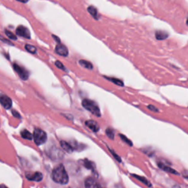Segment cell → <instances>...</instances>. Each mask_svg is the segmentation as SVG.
<instances>
[{"label":"cell","instance_id":"cell-1","mask_svg":"<svg viewBox=\"0 0 188 188\" xmlns=\"http://www.w3.org/2000/svg\"><path fill=\"white\" fill-rule=\"evenodd\" d=\"M51 179L57 184H62V185L68 184L69 181L68 175L63 165L60 164L53 170L51 173Z\"/></svg>","mask_w":188,"mask_h":188},{"label":"cell","instance_id":"cell-2","mask_svg":"<svg viewBox=\"0 0 188 188\" xmlns=\"http://www.w3.org/2000/svg\"><path fill=\"white\" fill-rule=\"evenodd\" d=\"M82 107H84L85 110L91 112V113L94 114L97 117L101 116L100 109H99L98 104L95 102H94V101L87 99H83L82 102Z\"/></svg>","mask_w":188,"mask_h":188},{"label":"cell","instance_id":"cell-3","mask_svg":"<svg viewBox=\"0 0 188 188\" xmlns=\"http://www.w3.org/2000/svg\"><path fill=\"white\" fill-rule=\"evenodd\" d=\"M33 139L35 143L38 146L45 143L47 140V135L46 132L41 129H35L33 132Z\"/></svg>","mask_w":188,"mask_h":188},{"label":"cell","instance_id":"cell-4","mask_svg":"<svg viewBox=\"0 0 188 188\" xmlns=\"http://www.w3.org/2000/svg\"><path fill=\"white\" fill-rule=\"evenodd\" d=\"M14 71L18 74L19 77H20L22 80H27L29 78V72L27 71V69H25L24 67L21 66L19 64L17 63H13V65Z\"/></svg>","mask_w":188,"mask_h":188},{"label":"cell","instance_id":"cell-5","mask_svg":"<svg viewBox=\"0 0 188 188\" xmlns=\"http://www.w3.org/2000/svg\"><path fill=\"white\" fill-rule=\"evenodd\" d=\"M16 34L19 35V36L23 37V38H27V39H30V38H31L30 30H28L27 27H26L23 25H19V27H17Z\"/></svg>","mask_w":188,"mask_h":188},{"label":"cell","instance_id":"cell-6","mask_svg":"<svg viewBox=\"0 0 188 188\" xmlns=\"http://www.w3.org/2000/svg\"><path fill=\"white\" fill-rule=\"evenodd\" d=\"M54 51L56 54H59V55L62 56V57H67L68 55V49L65 45L62 44V43H57L56 46Z\"/></svg>","mask_w":188,"mask_h":188},{"label":"cell","instance_id":"cell-7","mask_svg":"<svg viewBox=\"0 0 188 188\" xmlns=\"http://www.w3.org/2000/svg\"><path fill=\"white\" fill-rule=\"evenodd\" d=\"M43 173L41 172H35V173H26V178L29 180V181H41L43 179Z\"/></svg>","mask_w":188,"mask_h":188},{"label":"cell","instance_id":"cell-8","mask_svg":"<svg viewBox=\"0 0 188 188\" xmlns=\"http://www.w3.org/2000/svg\"><path fill=\"white\" fill-rule=\"evenodd\" d=\"M0 102H1V106L6 110H9L12 107V100H11L10 98L6 96V95H1V97H0Z\"/></svg>","mask_w":188,"mask_h":188},{"label":"cell","instance_id":"cell-9","mask_svg":"<svg viewBox=\"0 0 188 188\" xmlns=\"http://www.w3.org/2000/svg\"><path fill=\"white\" fill-rule=\"evenodd\" d=\"M48 154H49V157H50L51 160H60V159L62 158V152H60V149H57L54 147L50 149Z\"/></svg>","mask_w":188,"mask_h":188},{"label":"cell","instance_id":"cell-10","mask_svg":"<svg viewBox=\"0 0 188 188\" xmlns=\"http://www.w3.org/2000/svg\"><path fill=\"white\" fill-rule=\"evenodd\" d=\"M85 188H101L99 183L94 178L88 177L85 181Z\"/></svg>","mask_w":188,"mask_h":188},{"label":"cell","instance_id":"cell-11","mask_svg":"<svg viewBox=\"0 0 188 188\" xmlns=\"http://www.w3.org/2000/svg\"><path fill=\"white\" fill-rule=\"evenodd\" d=\"M85 125L86 126H88V127L89 128L91 131L94 132H97L99 131V129H100L99 123L93 120H86Z\"/></svg>","mask_w":188,"mask_h":188},{"label":"cell","instance_id":"cell-12","mask_svg":"<svg viewBox=\"0 0 188 188\" xmlns=\"http://www.w3.org/2000/svg\"><path fill=\"white\" fill-rule=\"evenodd\" d=\"M158 167L160 168V169H162L163 171H165V172H168V173H171V174H175V175H179V173H178L177 171H176V170L173 169V168H171L170 166H168L167 165H165V163H158Z\"/></svg>","mask_w":188,"mask_h":188},{"label":"cell","instance_id":"cell-13","mask_svg":"<svg viewBox=\"0 0 188 188\" xmlns=\"http://www.w3.org/2000/svg\"><path fill=\"white\" fill-rule=\"evenodd\" d=\"M80 163L85 167V168H87V169L89 170H94L96 168V165L94 162L91 161V160H88V159H84L82 160H80Z\"/></svg>","mask_w":188,"mask_h":188},{"label":"cell","instance_id":"cell-14","mask_svg":"<svg viewBox=\"0 0 188 188\" xmlns=\"http://www.w3.org/2000/svg\"><path fill=\"white\" fill-rule=\"evenodd\" d=\"M88 11L89 12V13L92 16V17L94 18L96 20H99L100 19V15H99V12H98V10L96 9V7H95L94 6L91 5L88 7Z\"/></svg>","mask_w":188,"mask_h":188},{"label":"cell","instance_id":"cell-15","mask_svg":"<svg viewBox=\"0 0 188 188\" xmlns=\"http://www.w3.org/2000/svg\"><path fill=\"white\" fill-rule=\"evenodd\" d=\"M169 34L167 32L163 31V30H157L155 33V38L159 41H163L168 38Z\"/></svg>","mask_w":188,"mask_h":188},{"label":"cell","instance_id":"cell-16","mask_svg":"<svg viewBox=\"0 0 188 188\" xmlns=\"http://www.w3.org/2000/svg\"><path fill=\"white\" fill-rule=\"evenodd\" d=\"M60 146L63 149V150L65 152H67V153H72L74 152V150L73 146L71 145V144H69L68 143L65 142V141H60Z\"/></svg>","mask_w":188,"mask_h":188},{"label":"cell","instance_id":"cell-17","mask_svg":"<svg viewBox=\"0 0 188 188\" xmlns=\"http://www.w3.org/2000/svg\"><path fill=\"white\" fill-rule=\"evenodd\" d=\"M132 176H133L134 178H135V179H137L138 181H141L143 184H145V185L147 186V187H152V183H151L150 181H149L147 179H146V177L139 176V175H137V174H132Z\"/></svg>","mask_w":188,"mask_h":188},{"label":"cell","instance_id":"cell-18","mask_svg":"<svg viewBox=\"0 0 188 188\" xmlns=\"http://www.w3.org/2000/svg\"><path fill=\"white\" fill-rule=\"evenodd\" d=\"M79 63L81 66H82L83 68L89 69V70H92L94 68V66H93V64L91 63L89 61L85 60H80L79 61Z\"/></svg>","mask_w":188,"mask_h":188},{"label":"cell","instance_id":"cell-19","mask_svg":"<svg viewBox=\"0 0 188 188\" xmlns=\"http://www.w3.org/2000/svg\"><path fill=\"white\" fill-rule=\"evenodd\" d=\"M21 136H22V138L26 140H30L33 138V134H32L27 129H24L21 132Z\"/></svg>","mask_w":188,"mask_h":188},{"label":"cell","instance_id":"cell-20","mask_svg":"<svg viewBox=\"0 0 188 188\" xmlns=\"http://www.w3.org/2000/svg\"><path fill=\"white\" fill-rule=\"evenodd\" d=\"M107 80L109 81L112 82V83L115 84L116 85L118 86H123V82L121 81V80H119V79H116V78H113V77H104Z\"/></svg>","mask_w":188,"mask_h":188},{"label":"cell","instance_id":"cell-21","mask_svg":"<svg viewBox=\"0 0 188 188\" xmlns=\"http://www.w3.org/2000/svg\"><path fill=\"white\" fill-rule=\"evenodd\" d=\"M25 49L30 53H31V54H36L37 53V48L34 46H32V45L26 44Z\"/></svg>","mask_w":188,"mask_h":188},{"label":"cell","instance_id":"cell-22","mask_svg":"<svg viewBox=\"0 0 188 188\" xmlns=\"http://www.w3.org/2000/svg\"><path fill=\"white\" fill-rule=\"evenodd\" d=\"M4 33H5V35H7V36L8 37L10 40H13V41H16L17 40L16 35H14L12 32L9 31V30H4Z\"/></svg>","mask_w":188,"mask_h":188},{"label":"cell","instance_id":"cell-23","mask_svg":"<svg viewBox=\"0 0 188 188\" xmlns=\"http://www.w3.org/2000/svg\"><path fill=\"white\" fill-rule=\"evenodd\" d=\"M105 132L107 137L110 138V139H111V140L114 139V137H115V133H114V131L112 129H110V128L107 129Z\"/></svg>","mask_w":188,"mask_h":188},{"label":"cell","instance_id":"cell-24","mask_svg":"<svg viewBox=\"0 0 188 188\" xmlns=\"http://www.w3.org/2000/svg\"><path fill=\"white\" fill-rule=\"evenodd\" d=\"M120 137L121 138V140L123 141V142L126 143L128 144L129 146H132V141L130 140L129 139V138L126 137L125 135H123V134H120Z\"/></svg>","mask_w":188,"mask_h":188},{"label":"cell","instance_id":"cell-25","mask_svg":"<svg viewBox=\"0 0 188 188\" xmlns=\"http://www.w3.org/2000/svg\"><path fill=\"white\" fill-rule=\"evenodd\" d=\"M54 65H55L56 66H57L58 68L61 69V70L66 71V68H65V67L64 66L63 64H62V62H60V61H59V60L55 61V62H54Z\"/></svg>","mask_w":188,"mask_h":188},{"label":"cell","instance_id":"cell-26","mask_svg":"<svg viewBox=\"0 0 188 188\" xmlns=\"http://www.w3.org/2000/svg\"><path fill=\"white\" fill-rule=\"evenodd\" d=\"M110 152H111V154H112V155H113L114 158H115V160H118V161L119 162V163H121V158H120V157H119V156L118 155V154H115V152H114L113 150H112V149H110Z\"/></svg>","mask_w":188,"mask_h":188},{"label":"cell","instance_id":"cell-27","mask_svg":"<svg viewBox=\"0 0 188 188\" xmlns=\"http://www.w3.org/2000/svg\"><path fill=\"white\" fill-rule=\"evenodd\" d=\"M148 109H149V110H151V111L152 112H159V110L156 107H154V106L153 105H148Z\"/></svg>","mask_w":188,"mask_h":188},{"label":"cell","instance_id":"cell-28","mask_svg":"<svg viewBox=\"0 0 188 188\" xmlns=\"http://www.w3.org/2000/svg\"><path fill=\"white\" fill-rule=\"evenodd\" d=\"M12 114H13V115L14 117H16V118H21L20 114H19L18 112L16 111V110H12Z\"/></svg>","mask_w":188,"mask_h":188},{"label":"cell","instance_id":"cell-29","mask_svg":"<svg viewBox=\"0 0 188 188\" xmlns=\"http://www.w3.org/2000/svg\"><path fill=\"white\" fill-rule=\"evenodd\" d=\"M52 35V38H54V41H55L56 42H57V43H60V39L58 38V37L56 36L55 35Z\"/></svg>","mask_w":188,"mask_h":188},{"label":"cell","instance_id":"cell-30","mask_svg":"<svg viewBox=\"0 0 188 188\" xmlns=\"http://www.w3.org/2000/svg\"><path fill=\"white\" fill-rule=\"evenodd\" d=\"M1 41H2V42L7 43H8V44H10V45H12V46H13V43H11V42H9L8 40H5V39H4V38H1Z\"/></svg>","mask_w":188,"mask_h":188},{"label":"cell","instance_id":"cell-31","mask_svg":"<svg viewBox=\"0 0 188 188\" xmlns=\"http://www.w3.org/2000/svg\"><path fill=\"white\" fill-rule=\"evenodd\" d=\"M16 1H20V2H22V3H27V2H28L29 0H16Z\"/></svg>","mask_w":188,"mask_h":188},{"label":"cell","instance_id":"cell-32","mask_svg":"<svg viewBox=\"0 0 188 188\" xmlns=\"http://www.w3.org/2000/svg\"><path fill=\"white\" fill-rule=\"evenodd\" d=\"M0 188H7V187H6L4 184H1V186H0Z\"/></svg>","mask_w":188,"mask_h":188},{"label":"cell","instance_id":"cell-33","mask_svg":"<svg viewBox=\"0 0 188 188\" xmlns=\"http://www.w3.org/2000/svg\"><path fill=\"white\" fill-rule=\"evenodd\" d=\"M186 23H187V25L188 26V17H187V21H186Z\"/></svg>","mask_w":188,"mask_h":188},{"label":"cell","instance_id":"cell-34","mask_svg":"<svg viewBox=\"0 0 188 188\" xmlns=\"http://www.w3.org/2000/svg\"><path fill=\"white\" fill-rule=\"evenodd\" d=\"M101 188H102V187H101Z\"/></svg>","mask_w":188,"mask_h":188}]
</instances>
